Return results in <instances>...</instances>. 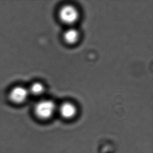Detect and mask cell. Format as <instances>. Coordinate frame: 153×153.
<instances>
[{
    "instance_id": "6da1fadb",
    "label": "cell",
    "mask_w": 153,
    "mask_h": 153,
    "mask_svg": "<svg viewBox=\"0 0 153 153\" xmlns=\"http://www.w3.org/2000/svg\"><path fill=\"white\" fill-rule=\"evenodd\" d=\"M56 110V105L50 100H44L37 103L35 108V113L38 118L46 120L53 116Z\"/></svg>"
},
{
    "instance_id": "7a4b0ae2",
    "label": "cell",
    "mask_w": 153,
    "mask_h": 153,
    "mask_svg": "<svg viewBox=\"0 0 153 153\" xmlns=\"http://www.w3.org/2000/svg\"><path fill=\"white\" fill-rule=\"evenodd\" d=\"M59 16L61 21L63 22L71 24L76 22L78 19L79 13L74 6L66 5L61 8L59 12Z\"/></svg>"
},
{
    "instance_id": "3957f363",
    "label": "cell",
    "mask_w": 153,
    "mask_h": 153,
    "mask_svg": "<svg viewBox=\"0 0 153 153\" xmlns=\"http://www.w3.org/2000/svg\"><path fill=\"white\" fill-rule=\"evenodd\" d=\"M29 92L25 87L17 86L10 91L9 97L12 102L16 103H22L28 97Z\"/></svg>"
},
{
    "instance_id": "277c9868",
    "label": "cell",
    "mask_w": 153,
    "mask_h": 153,
    "mask_svg": "<svg viewBox=\"0 0 153 153\" xmlns=\"http://www.w3.org/2000/svg\"><path fill=\"white\" fill-rule=\"evenodd\" d=\"M60 115L66 119H70L74 117L77 113V109L73 103L65 102L61 105L59 109Z\"/></svg>"
},
{
    "instance_id": "5b68a950",
    "label": "cell",
    "mask_w": 153,
    "mask_h": 153,
    "mask_svg": "<svg viewBox=\"0 0 153 153\" xmlns=\"http://www.w3.org/2000/svg\"><path fill=\"white\" fill-rule=\"evenodd\" d=\"M79 32L74 28L68 29L63 35V38L65 42L68 44H75L79 39Z\"/></svg>"
},
{
    "instance_id": "8992f818",
    "label": "cell",
    "mask_w": 153,
    "mask_h": 153,
    "mask_svg": "<svg viewBox=\"0 0 153 153\" xmlns=\"http://www.w3.org/2000/svg\"><path fill=\"white\" fill-rule=\"evenodd\" d=\"M44 91V87L43 85L41 83L38 82L33 83L30 88V92L35 95H39L42 94Z\"/></svg>"
}]
</instances>
